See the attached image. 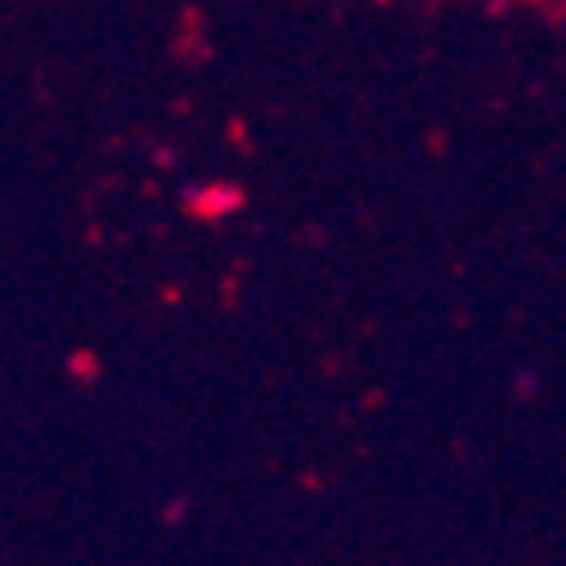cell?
I'll use <instances>...</instances> for the list:
<instances>
[{
  "label": "cell",
  "instance_id": "cell-1",
  "mask_svg": "<svg viewBox=\"0 0 566 566\" xmlns=\"http://www.w3.org/2000/svg\"><path fill=\"white\" fill-rule=\"evenodd\" d=\"M189 207L198 211L202 221H217V217H230V211L243 207V189H234V185H202V189L189 193Z\"/></svg>",
  "mask_w": 566,
  "mask_h": 566
}]
</instances>
